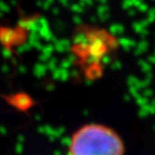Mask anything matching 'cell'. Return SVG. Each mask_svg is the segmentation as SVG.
<instances>
[{
	"label": "cell",
	"instance_id": "6da1fadb",
	"mask_svg": "<svg viewBox=\"0 0 155 155\" xmlns=\"http://www.w3.org/2000/svg\"><path fill=\"white\" fill-rule=\"evenodd\" d=\"M123 141L113 129L101 124H88L71 138L69 155H124Z\"/></svg>",
	"mask_w": 155,
	"mask_h": 155
}]
</instances>
